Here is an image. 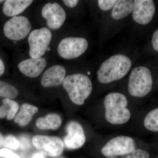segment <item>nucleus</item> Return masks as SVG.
<instances>
[{
  "label": "nucleus",
  "instance_id": "f257e3e1",
  "mask_svg": "<svg viewBox=\"0 0 158 158\" xmlns=\"http://www.w3.org/2000/svg\"><path fill=\"white\" fill-rule=\"evenodd\" d=\"M131 60L123 55L112 56L103 62L97 72L99 82L109 84L124 77L131 67Z\"/></svg>",
  "mask_w": 158,
  "mask_h": 158
},
{
  "label": "nucleus",
  "instance_id": "f03ea898",
  "mask_svg": "<svg viewBox=\"0 0 158 158\" xmlns=\"http://www.w3.org/2000/svg\"><path fill=\"white\" fill-rule=\"evenodd\" d=\"M127 98L124 94L112 92L105 97V118L111 124H123L128 121L131 113L127 108Z\"/></svg>",
  "mask_w": 158,
  "mask_h": 158
},
{
  "label": "nucleus",
  "instance_id": "7ed1b4c3",
  "mask_svg": "<svg viewBox=\"0 0 158 158\" xmlns=\"http://www.w3.org/2000/svg\"><path fill=\"white\" fill-rule=\"evenodd\" d=\"M63 86L72 102L81 106L90 96L92 90V82L89 77L81 73L74 74L65 77Z\"/></svg>",
  "mask_w": 158,
  "mask_h": 158
},
{
  "label": "nucleus",
  "instance_id": "20e7f679",
  "mask_svg": "<svg viewBox=\"0 0 158 158\" xmlns=\"http://www.w3.org/2000/svg\"><path fill=\"white\" fill-rule=\"evenodd\" d=\"M152 85V75L149 69L141 66L132 71L128 86L130 95L135 97H144L151 91Z\"/></svg>",
  "mask_w": 158,
  "mask_h": 158
},
{
  "label": "nucleus",
  "instance_id": "39448f33",
  "mask_svg": "<svg viewBox=\"0 0 158 158\" xmlns=\"http://www.w3.org/2000/svg\"><path fill=\"white\" fill-rule=\"evenodd\" d=\"M52 38V33L47 28L32 31L28 37L29 54L31 58H41L48 49Z\"/></svg>",
  "mask_w": 158,
  "mask_h": 158
},
{
  "label": "nucleus",
  "instance_id": "423d86ee",
  "mask_svg": "<svg viewBox=\"0 0 158 158\" xmlns=\"http://www.w3.org/2000/svg\"><path fill=\"white\" fill-rule=\"evenodd\" d=\"M135 140L131 137L119 136L111 139L102 148V154L107 157L130 154L135 149Z\"/></svg>",
  "mask_w": 158,
  "mask_h": 158
},
{
  "label": "nucleus",
  "instance_id": "0eeeda50",
  "mask_svg": "<svg viewBox=\"0 0 158 158\" xmlns=\"http://www.w3.org/2000/svg\"><path fill=\"white\" fill-rule=\"evenodd\" d=\"M88 41L85 38L69 37L62 40L58 47L59 56L65 59H76L84 53L88 49Z\"/></svg>",
  "mask_w": 158,
  "mask_h": 158
},
{
  "label": "nucleus",
  "instance_id": "6e6552de",
  "mask_svg": "<svg viewBox=\"0 0 158 158\" xmlns=\"http://www.w3.org/2000/svg\"><path fill=\"white\" fill-rule=\"evenodd\" d=\"M31 28L28 19L23 16H15L6 22L3 31L5 36L8 39L18 41L27 36Z\"/></svg>",
  "mask_w": 158,
  "mask_h": 158
},
{
  "label": "nucleus",
  "instance_id": "1a4fd4ad",
  "mask_svg": "<svg viewBox=\"0 0 158 158\" xmlns=\"http://www.w3.org/2000/svg\"><path fill=\"white\" fill-rule=\"evenodd\" d=\"M32 144L40 152L50 157L61 155L64 143L58 137L37 135L32 138Z\"/></svg>",
  "mask_w": 158,
  "mask_h": 158
},
{
  "label": "nucleus",
  "instance_id": "9d476101",
  "mask_svg": "<svg viewBox=\"0 0 158 158\" xmlns=\"http://www.w3.org/2000/svg\"><path fill=\"white\" fill-rule=\"evenodd\" d=\"M42 17L47 20L49 28L56 30L60 28L66 19L65 10L58 3H48L44 6L41 11Z\"/></svg>",
  "mask_w": 158,
  "mask_h": 158
},
{
  "label": "nucleus",
  "instance_id": "9b49d317",
  "mask_svg": "<svg viewBox=\"0 0 158 158\" xmlns=\"http://www.w3.org/2000/svg\"><path fill=\"white\" fill-rule=\"evenodd\" d=\"M155 11L152 0H135L132 12L133 19L139 24H147L152 20Z\"/></svg>",
  "mask_w": 158,
  "mask_h": 158
},
{
  "label": "nucleus",
  "instance_id": "f8f14e48",
  "mask_svg": "<svg viewBox=\"0 0 158 158\" xmlns=\"http://www.w3.org/2000/svg\"><path fill=\"white\" fill-rule=\"evenodd\" d=\"M67 135L64 138L65 147L68 149H77L82 147L85 142L84 129L79 123L71 121L66 126Z\"/></svg>",
  "mask_w": 158,
  "mask_h": 158
},
{
  "label": "nucleus",
  "instance_id": "ddd939ff",
  "mask_svg": "<svg viewBox=\"0 0 158 158\" xmlns=\"http://www.w3.org/2000/svg\"><path fill=\"white\" fill-rule=\"evenodd\" d=\"M65 68L61 65L50 67L43 74L41 84L45 88L57 87L62 85L65 78Z\"/></svg>",
  "mask_w": 158,
  "mask_h": 158
},
{
  "label": "nucleus",
  "instance_id": "4468645a",
  "mask_svg": "<svg viewBox=\"0 0 158 158\" xmlns=\"http://www.w3.org/2000/svg\"><path fill=\"white\" fill-rule=\"evenodd\" d=\"M46 65V60L44 58H31L20 62L18 68L20 71L26 76L36 78L41 74Z\"/></svg>",
  "mask_w": 158,
  "mask_h": 158
},
{
  "label": "nucleus",
  "instance_id": "2eb2a0df",
  "mask_svg": "<svg viewBox=\"0 0 158 158\" xmlns=\"http://www.w3.org/2000/svg\"><path fill=\"white\" fill-rule=\"evenodd\" d=\"M33 2L31 0H7L3 5V13L6 16L14 17L24 11Z\"/></svg>",
  "mask_w": 158,
  "mask_h": 158
},
{
  "label": "nucleus",
  "instance_id": "dca6fc26",
  "mask_svg": "<svg viewBox=\"0 0 158 158\" xmlns=\"http://www.w3.org/2000/svg\"><path fill=\"white\" fill-rule=\"evenodd\" d=\"M38 111L37 107L29 104L24 103L15 117V123L19 125L20 126H25L30 123L33 116Z\"/></svg>",
  "mask_w": 158,
  "mask_h": 158
},
{
  "label": "nucleus",
  "instance_id": "f3484780",
  "mask_svg": "<svg viewBox=\"0 0 158 158\" xmlns=\"http://www.w3.org/2000/svg\"><path fill=\"white\" fill-rule=\"evenodd\" d=\"M61 117L56 113H50L44 117L37 119L36 125L37 127L41 130H56L62 125Z\"/></svg>",
  "mask_w": 158,
  "mask_h": 158
},
{
  "label": "nucleus",
  "instance_id": "a211bd4d",
  "mask_svg": "<svg viewBox=\"0 0 158 158\" xmlns=\"http://www.w3.org/2000/svg\"><path fill=\"white\" fill-rule=\"evenodd\" d=\"M134 1L132 0H119L113 7L111 16L115 20L121 19L132 12Z\"/></svg>",
  "mask_w": 158,
  "mask_h": 158
},
{
  "label": "nucleus",
  "instance_id": "6ab92c4d",
  "mask_svg": "<svg viewBox=\"0 0 158 158\" xmlns=\"http://www.w3.org/2000/svg\"><path fill=\"white\" fill-rule=\"evenodd\" d=\"M19 109V105L17 102L11 99L5 98L2 100V105L0 106V118L7 117L11 120L16 116Z\"/></svg>",
  "mask_w": 158,
  "mask_h": 158
},
{
  "label": "nucleus",
  "instance_id": "aec40b11",
  "mask_svg": "<svg viewBox=\"0 0 158 158\" xmlns=\"http://www.w3.org/2000/svg\"><path fill=\"white\" fill-rule=\"evenodd\" d=\"M144 127L152 131H158V108L148 113L144 118Z\"/></svg>",
  "mask_w": 158,
  "mask_h": 158
},
{
  "label": "nucleus",
  "instance_id": "412c9836",
  "mask_svg": "<svg viewBox=\"0 0 158 158\" xmlns=\"http://www.w3.org/2000/svg\"><path fill=\"white\" fill-rule=\"evenodd\" d=\"M18 90L13 85L0 81V97L12 99L18 95Z\"/></svg>",
  "mask_w": 158,
  "mask_h": 158
},
{
  "label": "nucleus",
  "instance_id": "4be33fe9",
  "mask_svg": "<svg viewBox=\"0 0 158 158\" xmlns=\"http://www.w3.org/2000/svg\"><path fill=\"white\" fill-rule=\"evenodd\" d=\"M19 141L14 136L9 135L4 138L3 146L12 149H17L20 147Z\"/></svg>",
  "mask_w": 158,
  "mask_h": 158
},
{
  "label": "nucleus",
  "instance_id": "5701e85b",
  "mask_svg": "<svg viewBox=\"0 0 158 158\" xmlns=\"http://www.w3.org/2000/svg\"><path fill=\"white\" fill-rule=\"evenodd\" d=\"M117 2L116 0H99L98 2L100 9L106 11L113 8Z\"/></svg>",
  "mask_w": 158,
  "mask_h": 158
},
{
  "label": "nucleus",
  "instance_id": "b1692460",
  "mask_svg": "<svg viewBox=\"0 0 158 158\" xmlns=\"http://www.w3.org/2000/svg\"><path fill=\"white\" fill-rule=\"evenodd\" d=\"M149 154L146 151L140 149H135L132 155H128L124 158H149Z\"/></svg>",
  "mask_w": 158,
  "mask_h": 158
},
{
  "label": "nucleus",
  "instance_id": "393cba45",
  "mask_svg": "<svg viewBox=\"0 0 158 158\" xmlns=\"http://www.w3.org/2000/svg\"><path fill=\"white\" fill-rule=\"evenodd\" d=\"M0 157L5 158H20L17 154L6 148L0 149Z\"/></svg>",
  "mask_w": 158,
  "mask_h": 158
},
{
  "label": "nucleus",
  "instance_id": "a878e982",
  "mask_svg": "<svg viewBox=\"0 0 158 158\" xmlns=\"http://www.w3.org/2000/svg\"><path fill=\"white\" fill-rule=\"evenodd\" d=\"M152 45L153 48L158 52V29L154 32L152 38Z\"/></svg>",
  "mask_w": 158,
  "mask_h": 158
},
{
  "label": "nucleus",
  "instance_id": "bb28decb",
  "mask_svg": "<svg viewBox=\"0 0 158 158\" xmlns=\"http://www.w3.org/2000/svg\"><path fill=\"white\" fill-rule=\"evenodd\" d=\"M63 2L65 6H68L69 8H74L77 5L79 1L77 0H64Z\"/></svg>",
  "mask_w": 158,
  "mask_h": 158
},
{
  "label": "nucleus",
  "instance_id": "cd10ccee",
  "mask_svg": "<svg viewBox=\"0 0 158 158\" xmlns=\"http://www.w3.org/2000/svg\"><path fill=\"white\" fill-rule=\"evenodd\" d=\"M5 66L2 60L0 58V76L2 75L5 72Z\"/></svg>",
  "mask_w": 158,
  "mask_h": 158
},
{
  "label": "nucleus",
  "instance_id": "c85d7f7f",
  "mask_svg": "<svg viewBox=\"0 0 158 158\" xmlns=\"http://www.w3.org/2000/svg\"><path fill=\"white\" fill-rule=\"evenodd\" d=\"M32 158H44V157L43 154L41 153H37L34 154Z\"/></svg>",
  "mask_w": 158,
  "mask_h": 158
},
{
  "label": "nucleus",
  "instance_id": "c756f323",
  "mask_svg": "<svg viewBox=\"0 0 158 158\" xmlns=\"http://www.w3.org/2000/svg\"><path fill=\"white\" fill-rule=\"evenodd\" d=\"M4 143V138L2 133L0 132V148L3 146Z\"/></svg>",
  "mask_w": 158,
  "mask_h": 158
},
{
  "label": "nucleus",
  "instance_id": "7c9ffc66",
  "mask_svg": "<svg viewBox=\"0 0 158 158\" xmlns=\"http://www.w3.org/2000/svg\"><path fill=\"white\" fill-rule=\"evenodd\" d=\"M106 158H118L116 157H107Z\"/></svg>",
  "mask_w": 158,
  "mask_h": 158
},
{
  "label": "nucleus",
  "instance_id": "2f4dec72",
  "mask_svg": "<svg viewBox=\"0 0 158 158\" xmlns=\"http://www.w3.org/2000/svg\"><path fill=\"white\" fill-rule=\"evenodd\" d=\"M4 1H3V0H2V1H0V3H2L3 2H4Z\"/></svg>",
  "mask_w": 158,
  "mask_h": 158
},
{
  "label": "nucleus",
  "instance_id": "473e14b6",
  "mask_svg": "<svg viewBox=\"0 0 158 158\" xmlns=\"http://www.w3.org/2000/svg\"><path fill=\"white\" fill-rule=\"evenodd\" d=\"M88 74H90V72H88Z\"/></svg>",
  "mask_w": 158,
  "mask_h": 158
},
{
  "label": "nucleus",
  "instance_id": "72a5a7b5",
  "mask_svg": "<svg viewBox=\"0 0 158 158\" xmlns=\"http://www.w3.org/2000/svg\"></svg>",
  "mask_w": 158,
  "mask_h": 158
},
{
  "label": "nucleus",
  "instance_id": "f704fd0d",
  "mask_svg": "<svg viewBox=\"0 0 158 158\" xmlns=\"http://www.w3.org/2000/svg\"></svg>",
  "mask_w": 158,
  "mask_h": 158
}]
</instances>
